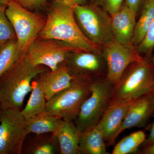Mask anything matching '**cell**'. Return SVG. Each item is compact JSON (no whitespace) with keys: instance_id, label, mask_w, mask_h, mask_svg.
I'll use <instances>...</instances> for the list:
<instances>
[{"instance_id":"1","label":"cell","mask_w":154,"mask_h":154,"mask_svg":"<svg viewBox=\"0 0 154 154\" xmlns=\"http://www.w3.org/2000/svg\"><path fill=\"white\" fill-rule=\"evenodd\" d=\"M75 7L52 3L40 38L63 42L80 50L102 53V48L93 44L80 30L75 18Z\"/></svg>"},{"instance_id":"2","label":"cell","mask_w":154,"mask_h":154,"mask_svg":"<svg viewBox=\"0 0 154 154\" xmlns=\"http://www.w3.org/2000/svg\"><path fill=\"white\" fill-rule=\"evenodd\" d=\"M48 70L43 66H34L25 54L0 78V108L21 109L26 96L32 90L34 79Z\"/></svg>"},{"instance_id":"3","label":"cell","mask_w":154,"mask_h":154,"mask_svg":"<svg viewBox=\"0 0 154 154\" xmlns=\"http://www.w3.org/2000/svg\"><path fill=\"white\" fill-rule=\"evenodd\" d=\"M154 91V64L149 57L131 64L114 86L111 100H135Z\"/></svg>"},{"instance_id":"4","label":"cell","mask_w":154,"mask_h":154,"mask_svg":"<svg viewBox=\"0 0 154 154\" xmlns=\"http://www.w3.org/2000/svg\"><path fill=\"white\" fill-rule=\"evenodd\" d=\"M74 11L80 30L93 44L102 48L114 40L110 15L106 11L88 2L76 5Z\"/></svg>"},{"instance_id":"5","label":"cell","mask_w":154,"mask_h":154,"mask_svg":"<svg viewBox=\"0 0 154 154\" xmlns=\"http://www.w3.org/2000/svg\"><path fill=\"white\" fill-rule=\"evenodd\" d=\"M93 81L74 79L69 88L48 100L42 113L55 116L63 120L74 122L81 106L91 94Z\"/></svg>"},{"instance_id":"6","label":"cell","mask_w":154,"mask_h":154,"mask_svg":"<svg viewBox=\"0 0 154 154\" xmlns=\"http://www.w3.org/2000/svg\"><path fill=\"white\" fill-rule=\"evenodd\" d=\"M113 88L106 77L92 82L91 94L83 103L74 121L80 132L97 124L111 101Z\"/></svg>"},{"instance_id":"7","label":"cell","mask_w":154,"mask_h":154,"mask_svg":"<svg viewBox=\"0 0 154 154\" xmlns=\"http://www.w3.org/2000/svg\"><path fill=\"white\" fill-rule=\"evenodd\" d=\"M6 14L14 28L18 48L25 54L44 28L46 19L25 8L14 0H9Z\"/></svg>"},{"instance_id":"8","label":"cell","mask_w":154,"mask_h":154,"mask_svg":"<svg viewBox=\"0 0 154 154\" xmlns=\"http://www.w3.org/2000/svg\"><path fill=\"white\" fill-rule=\"evenodd\" d=\"M102 55L106 63V79L114 86L130 65L144 59L131 42L122 43L114 40L102 47Z\"/></svg>"},{"instance_id":"9","label":"cell","mask_w":154,"mask_h":154,"mask_svg":"<svg viewBox=\"0 0 154 154\" xmlns=\"http://www.w3.org/2000/svg\"><path fill=\"white\" fill-rule=\"evenodd\" d=\"M21 110L0 108V154H22L28 133Z\"/></svg>"},{"instance_id":"10","label":"cell","mask_w":154,"mask_h":154,"mask_svg":"<svg viewBox=\"0 0 154 154\" xmlns=\"http://www.w3.org/2000/svg\"><path fill=\"white\" fill-rule=\"evenodd\" d=\"M76 49L66 42L55 39H36L25 54L33 65L43 66L54 70L66 63L70 54Z\"/></svg>"},{"instance_id":"11","label":"cell","mask_w":154,"mask_h":154,"mask_svg":"<svg viewBox=\"0 0 154 154\" xmlns=\"http://www.w3.org/2000/svg\"><path fill=\"white\" fill-rule=\"evenodd\" d=\"M70 73L75 79L94 80L106 77V63L102 53L76 49L66 62Z\"/></svg>"},{"instance_id":"12","label":"cell","mask_w":154,"mask_h":154,"mask_svg":"<svg viewBox=\"0 0 154 154\" xmlns=\"http://www.w3.org/2000/svg\"><path fill=\"white\" fill-rule=\"evenodd\" d=\"M135 100H111L96 126L102 133L107 144L120 128L127 113Z\"/></svg>"},{"instance_id":"13","label":"cell","mask_w":154,"mask_h":154,"mask_svg":"<svg viewBox=\"0 0 154 154\" xmlns=\"http://www.w3.org/2000/svg\"><path fill=\"white\" fill-rule=\"evenodd\" d=\"M152 93L135 99L128 109L120 128L107 145H112L119 134L125 130L140 127L146 123L154 113Z\"/></svg>"},{"instance_id":"14","label":"cell","mask_w":154,"mask_h":154,"mask_svg":"<svg viewBox=\"0 0 154 154\" xmlns=\"http://www.w3.org/2000/svg\"><path fill=\"white\" fill-rule=\"evenodd\" d=\"M38 77L37 80L44 91L47 101L69 88L74 79L70 73L66 63L54 70L43 72Z\"/></svg>"},{"instance_id":"15","label":"cell","mask_w":154,"mask_h":154,"mask_svg":"<svg viewBox=\"0 0 154 154\" xmlns=\"http://www.w3.org/2000/svg\"><path fill=\"white\" fill-rule=\"evenodd\" d=\"M136 15L124 4L121 8L110 16L111 29L115 41L131 42L136 23Z\"/></svg>"},{"instance_id":"16","label":"cell","mask_w":154,"mask_h":154,"mask_svg":"<svg viewBox=\"0 0 154 154\" xmlns=\"http://www.w3.org/2000/svg\"><path fill=\"white\" fill-rule=\"evenodd\" d=\"M54 134L58 141L60 154H81L79 146L81 132L74 122L62 119Z\"/></svg>"},{"instance_id":"17","label":"cell","mask_w":154,"mask_h":154,"mask_svg":"<svg viewBox=\"0 0 154 154\" xmlns=\"http://www.w3.org/2000/svg\"><path fill=\"white\" fill-rule=\"evenodd\" d=\"M22 154H60L59 144L53 133L36 134L24 143Z\"/></svg>"},{"instance_id":"18","label":"cell","mask_w":154,"mask_h":154,"mask_svg":"<svg viewBox=\"0 0 154 154\" xmlns=\"http://www.w3.org/2000/svg\"><path fill=\"white\" fill-rule=\"evenodd\" d=\"M105 138L96 126L81 133L79 146L81 154H108Z\"/></svg>"},{"instance_id":"19","label":"cell","mask_w":154,"mask_h":154,"mask_svg":"<svg viewBox=\"0 0 154 154\" xmlns=\"http://www.w3.org/2000/svg\"><path fill=\"white\" fill-rule=\"evenodd\" d=\"M62 119L48 113H42L25 119V129L28 134H36L53 133L58 128Z\"/></svg>"},{"instance_id":"20","label":"cell","mask_w":154,"mask_h":154,"mask_svg":"<svg viewBox=\"0 0 154 154\" xmlns=\"http://www.w3.org/2000/svg\"><path fill=\"white\" fill-rule=\"evenodd\" d=\"M154 19V0H147L136 21L134 33L131 42L137 46L142 41L150 25Z\"/></svg>"},{"instance_id":"21","label":"cell","mask_w":154,"mask_h":154,"mask_svg":"<svg viewBox=\"0 0 154 154\" xmlns=\"http://www.w3.org/2000/svg\"><path fill=\"white\" fill-rule=\"evenodd\" d=\"M32 90L28 103L21 113L27 119L43 112L46 107L47 99L44 91L37 80L33 81Z\"/></svg>"},{"instance_id":"22","label":"cell","mask_w":154,"mask_h":154,"mask_svg":"<svg viewBox=\"0 0 154 154\" xmlns=\"http://www.w3.org/2000/svg\"><path fill=\"white\" fill-rule=\"evenodd\" d=\"M145 133L143 131H138L123 138L114 147L113 154H128L137 151L139 147L146 140Z\"/></svg>"},{"instance_id":"23","label":"cell","mask_w":154,"mask_h":154,"mask_svg":"<svg viewBox=\"0 0 154 154\" xmlns=\"http://www.w3.org/2000/svg\"><path fill=\"white\" fill-rule=\"evenodd\" d=\"M22 55L17 39L9 42L0 48V78L17 62Z\"/></svg>"},{"instance_id":"24","label":"cell","mask_w":154,"mask_h":154,"mask_svg":"<svg viewBox=\"0 0 154 154\" xmlns=\"http://www.w3.org/2000/svg\"><path fill=\"white\" fill-rule=\"evenodd\" d=\"M7 5L0 4V48L6 43L16 40V33L6 14Z\"/></svg>"},{"instance_id":"25","label":"cell","mask_w":154,"mask_h":154,"mask_svg":"<svg viewBox=\"0 0 154 154\" xmlns=\"http://www.w3.org/2000/svg\"><path fill=\"white\" fill-rule=\"evenodd\" d=\"M138 52L149 57L154 48V19L150 25L142 41L137 46Z\"/></svg>"},{"instance_id":"26","label":"cell","mask_w":154,"mask_h":154,"mask_svg":"<svg viewBox=\"0 0 154 154\" xmlns=\"http://www.w3.org/2000/svg\"><path fill=\"white\" fill-rule=\"evenodd\" d=\"M88 2L98 6L110 16L121 8L125 0H88Z\"/></svg>"},{"instance_id":"27","label":"cell","mask_w":154,"mask_h":154,"mask_svg":"<svg viewBox=\"0 0 154 154\" xmlns=\"http://www.w3.org/2000/svg\"><path fill=\"white\" fill-rule=\"evenodd\" d=\"M22 7L28 9L33 10L45 5L47 0H14Z\"/></svg>"},{"instance_id":"28","label":"cell","mask_w":154,"mask_h":154,"mask_svg":"<svg viewBox=\"0 0 154 154\" xmlns=\"http://www.w3.org/2000/svg\"><path fill=\"white\" fill-rule=\"evenodd\" d=\"M146 1L147 0H125L124 4L137 16Z\"/></svg>"},{"instance_id":"29","label":"cell","mask_w":154,"mask_h":154,"mask_svg":"<svg viewBox=\"0 0 154 154\" xmlns=\"http://www.w3.org/2000/svg\"><path fill=\"white\" fill-rule=\"evenodd\" d=\"M51 2L75 7L77 5H82L88 3V0H51Z\"/></svg>"},{"instance_id":"30","label":"cell","mask_w":154,"mask_h":154,"mask_svg":"<svg viewBox=\"0 0 154 154\" xmlns=\"http://www.w3.org/2000/svg\"><path fill=\"white\" fill-rule=\"evenodd\" d=\"M153 143H154V116L153 121L152 124L149 134L148 136L146 138V140L143 144L142 145L143 147Z\"/></svg>"},{"instance_id":"31","label":"cell","mask_w":154,"mask_h":154,"mask_svg":"<svg viewBox=\"0 0 154 154\" xmlns=\"http://www.w3.org/2000/svg\"><path fill=\"white\" fill-rule=\"evenodd\" d=\"M140 153L154 154V143L143 146Z\"/></svg>"},{"instance_id":"32","label":"cell","mask_w":154,"mask_h":154,"mask_svg":"<svg viewBox=\"0 0 154 154\" xmlns=\"http://www.w3.org/2000/svg\"><path fill=\"white\" fill-rule=\"evenodd\" d=\"M9 0H0V4L7 5L8 3Z\"/></svg>"},{"instance_id":"33","label":"cell","mask_w":154,"mask_h":154,"mask_svg":"<svg viewBox=\"0 0 154 154\" xmlns=\"http://www.w3.org/2000/svg\"><path fill=\"white\" fill-rule=\"evenodd\" d=\"M151 95L152 100L153 104L154 106V91L152 92V93Z\"/></svg>"},{"instance_id":"34","label":"cell","mask_w":154,"mask_h":154,"mask_svg":"<svg viewBox=\"0 0 154 154\" xmlns=\"http://www.w3.org/2000/svg\"><path fill=\"white\" fill-rule=\"evenodd\" d=\"M153 49H154V48ZM152 61L153 63L154 64V53L153 57L152 60Z\"/></svg>"}]
</instances>
